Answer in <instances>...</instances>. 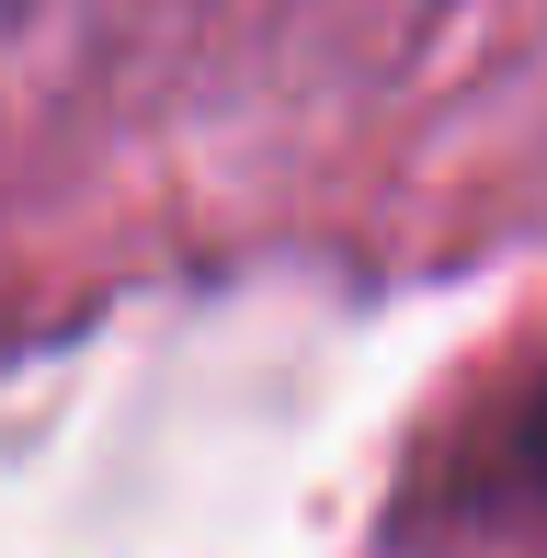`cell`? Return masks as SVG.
Here are the masks:
<instances>
[{
	"label": "cell",
	"mask_w": 547,
	"mask_h": 558,
	"mask_svg": "<svg viewBox=\"0 0 547 558\" xmlns=\"http://www.w3.org/2000/svg\"><path fill=\"white\" fill-rule=\"evenodd\" d=\"M525 456H536V478H547V376H536V399H525Z\"/></svg>",
	"instance_id": "1"
}]
</instances>
